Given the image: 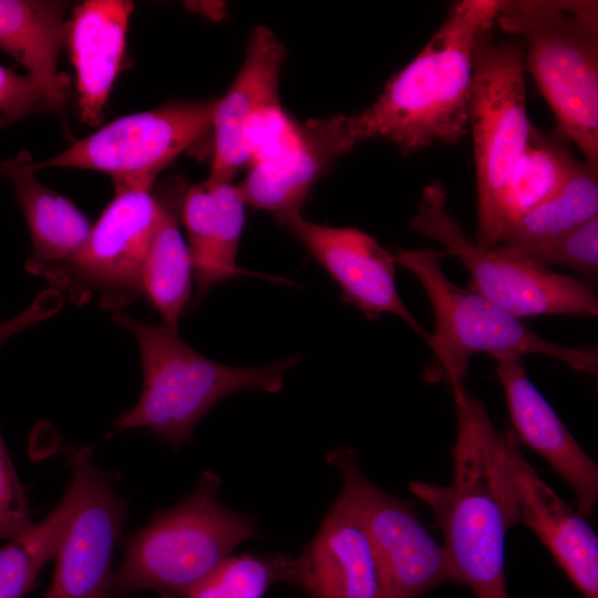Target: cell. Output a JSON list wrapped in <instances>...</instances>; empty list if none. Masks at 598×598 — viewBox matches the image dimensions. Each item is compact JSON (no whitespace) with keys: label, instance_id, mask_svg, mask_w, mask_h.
<instances>
[{"label":"cell","instance_id":"6da1fadb","mask_svg":"<svg viewBox=\"0 0 598 598\" xmlns=\"http://www.w3.org/2000/svg\"><path fill=\"white\" fill-rule=\"evenodd\" d=\"M498 3H453L427 43L386 82L378 99L349 116L355 141L385 140L402 155H410L434 144H456L465 137L474 48L495 27Z\"/></svg>","mask_w":598,"mask_h":598},{"label":"cell","instance_id":"7a4b0ae2","mask_svg":"<svg viewBox=\"0 0 598 598\" xmlns=\"http://www.w3.org/2000/svg\"><path fill=\"white\" fill-rule=\"evenodd\" d=\"M451 391L457 420L452 481H412L409 487L432 509L458 585H467L476 598H508L505 543L512 525L496 460L497 431L465 385Z\"/></svg>","mask_w":598,"mask_h":598},{"label":"cell","instance_id":"3957f363","mask_svg":"<svg viewBox=\"0 0 598 598\" xmlns=\"http://www.w3.org/2000/svg\"><path fill=\"white\" fill-rule=\"evenodd\" d=\"M113 319L135 338L144 380L140 400L114 421V432L146 427L175 451L192 441L196 424L219 401L241 390L279 392L301 360L295 354L265 367H231L192 349L177 326L151 324L122 312Z\"/></svg>","mask_w":598,"mask_h":598},{"label":"cell","instance_id":"277c9868","mask_svg":"<svg viewBox=\"0 0 598 598\" xmlns=\"http://www.w3.org/2000/svg\"><path fill=\"white\" fill-rule=\"evenodd\" d=\"M495 25L524 41L558 131L598 167V1L499 0Z\"/></svg>","mask_w":598,"mask_h":598},{"label":"cell","instance_id":"5b68a950","mask_svg":"<svg viewBox=\"0 0 598 598\" xmlns=\"http://www.w3.org/2000/svg\"><path fill=\"white\" fill-rule=\"evenodd\" d=\"M445 255L430 248L399 250L394 255L395 264L419 279L433 310L434 330L425 340L432 352L423 371L426 382H445L451 390L464 385L470 358L477 353L544 355L597 375L596 348L547 340L483 295L460 288L442 269L440 261Z\"/></svg>","mask_w":598,"mask_h":598},{"label":"cell","instance_id":"8992f818","mask_svg":"<svg viewBox=\"0 0 598 598\" xmlns=\"http://www.w3.org/2000/svg\"><path fill=\"white\" fill-rule=\"evenodd\" d=\"M220 486L216 473L204 471L188 496L157 513L126 539L113 577L116 597L146 589L161 595L183 591L256 535L257 516L223 505L218 499Z\"/></svg>","mask_w":598,"mask_h":598},{"label":"cell","instance_id":"52a82bcc","mask_svg":"<svg viewBox=\"0 0 598 598\" xmlns=\"http://www.w3.org/2000/svg\"><path fill=\"white\" fill-rule=\"evenodd\" d=\"M532 126L526 109L524 48L514 40L496 42L488 31L474 48L468 107L477 189L476 244L482 247L499 246V200Z\"/></svg>","mask_w":598,"mask_h":598},{"label":"cell","instance_id":"ba28073f","mask_svg":"<svg viewBox=\"0 0 598 598\" xmlns=\"http://www.w3.org/2000/svg\"><path fill=\"white\" fill-rule=\"evenodd\" d=\"M446 190L440 181L423 189L410 226L446 248L471 274V289L515 317H596L598 299L584 281L507 257L497 248L473 243L461 224L448 213Z\"/></svg>","mask_w":598,"mask_h":598},{"label":"cell","instance_id":"9c48e42d","mask_svg":"<svg viewBox=\"0 0 598 598\" xmlns=\"http://www.w3.org/2000/svg\"><path fill=\"white\" fill-rule=\"evenodd\" d=\"M115 195L82 248L71 258L42 267L54 289L76 305L97 299L118 312L143 296L142 270L161 214L152 185L115 183Z\"/></svg>","mask_w":598,"mask_h":598},{"label":"cell","instance_id":"30bf717a","mask_svg":"<svg viewBox=\"0 0 598 598\" xmlns=\"http://www.w3.org/2000/svg\"><path fill=\"white\" fill-rule=\"evenodd\" d=\"M217 100L169 103L130 114L76 141L41 163L49 167L93 169L113 183L153 185L156 176L212 128Z\"/></svg>","mask_w":598,"mask_h":598},{"label":"cell","instance_id":"8fae6325","mask_svg":"<svg viewBox=\"0 0 598 598\" xmlns=\"http://www.w3.org/2000/svg\"><path fill=\"white\" fill-rule=\"evenodd\" d=\"M327 462L341 473V495L368 533L394 598H419L431 589L457 584L447 551L419 518L413 502L386 493L358 465L352 447H336Z\"/></svg>","mask_w":598,"mask_h":598},{"label":"cell","instance_id":"7c38bea8","mask_svg":"<svg viewBox=\"0 0 598 598\" xmlns=\"http://www.w3.org/2000/svg\"><path fill=\"white\" fill-rule=\"evenodd\" d=\"M66 458L76 507L55 555L45 598H116L112 555L127 515L126 504L107 473L93 461L91 447L69 451Z\"/></svg>","mask_w":598,"mask_h":598},{"label":"cell","instance_id":"4fadbf2b","mask_svg":"<svg viewBox=\"0 0 598 598\" xmlns=\"http://www.w3.org/2000/svg\"><path fill=\"white\" fill-rule=\"evenodd\" d=\"M496 460L512 527L517 523L527 526L584 598H598L595 530L538 475L522 453L513 430L497 431Z\"/></svg>","mask_w":598,"mask_h":598},{"label":"cell","instance_id":"5bb4252c","mask_svg":"<svg viewBox=\"0 0 598 598\" xmlns=\"http://www.w3.org/2000/svg\"><path fill=\"white\" fill-rule=\"evenodd\" d=\"M285 55L283 44L271 30L257 27L252 31L239 72L216 103L214 157L206 182L229 183L250 164L264 128L282 111L278 85Z\"/></svg>","mask_w":598,"mask_h":598},{"label":"cell","instance_id":"9a60e30c","mask_svg":"<svg viewBox=\"0 0 598 598\" xmlns=\"http://www.w3.org/2000/svg\"><path fill=\"white\" fill-rule=\"evenodd\" d=\"M280 581L310 598H394L364 526L341 494L303 550L285 555Z\"/></svg>","mask_w":598,"mask_h":598},{"label":"cell","instance_id":"2e32d148","mask_svg":"<svg viewBox=\"0 0 598 598\" xmlns=\"http://www.w3.org/2000/svg\"><path fill=\"white\" fill-rule=\"evenodd\" d=\"M339 285L346 302L374 319L392 313L425 341L426 331L402 301L395 285L394 255L369 234L353 227L309 221L300 212L276 217Z\"/></svg>","mask_w":598,"mask_h":598},{"label":"cell","instance_id":"e0dca14e","mask_svg":"<svg viewBox=\"0 0 598 598\" xmlns=\"http://www.w3.org/2000/svg\"><path fill=\"white\" fill-rule=\"evenodd\" d=\"M348 118L339 114L298 124L289 142L248 166L237 185L245 204L276 217L300 212L313 184L358 144Z\"/></svg>","mask_w":598,"mask_h":598},{"label":"cell","instance_id":"ac0fdd59","mask_svg":"<svg viewBox=\"0 0 598 598\" xmlns=\"http://www.w3.org/2000/svg\"><path fill=\"white\" fill-rule=\"evenodd\" d=\"M495 370L518 441L540 455L573 488L577 512L590 517L598 499V466L529 380L516 354H497Z\"/></svg>","mask_w":598,"mask_h":598},{"label":"cell","instance_id":"d6986e66","mask_svg":"<svg viewBox=\"0 0 598 598\" xmlns=\"http://www.w3.org/2000/svg\"><path fill=\"white\" fill-rule=\"evenodd\" d=\"M134 3L90 0L78 6L66 28L76 73L81 120L97 125L120 71Z\"/></svg>","mask_w":598,"mask_h":598},{"label":"cell","instance_id":"ffe728a7","mask_svg":"<svg viewBox=\"0 0 598 598\" xmlns=\"http://www.w3.org/2000/svg\"><path fill=\"white\" fill-rule=\"evenodd\" d=\"M245 205L231 182L204 181L184 193L181 217L188 239L196 299L218 282L239 275L254 276L236 265Z\"/></svg>","mask_w":598,"mask_h":598},{"label":"cell","instance_id":"44dd1931","mask_svg":"<svg viewBox=\"0 0 598 598\" xmlns=\"http://www.w3.org/2000/svg\"><path fill=\"white\" fill-rule=\"evenodd\" d=\"M66 7L63 1L0 0V49L25 69L53 110L70 97L69 79L59 70Z\"/></svg>","mask_w":598,"mask_h":598},{"label":"cell","instance_id":"7402d4cb","mask_svg":"<svg viewBox=\"0 0 598 598\" xmlns=\"http://www.w3.org/2000/svg\"><path fill=\"white\" fill-rule=\"evenodd\" d=\"M33 159L27 152L0 163L27 220L32 254L25 262L32 275L50 264L74 256L85 244L91 225L68 198L44 186L35 176Z\"/></svg>","mask_w":598,"mask_h":598},{"label":"cell","instance_id":"603a6c76","mask_svg":"<svg viewBox=\"0 0 598 598\" xmlns=\"http://www.w3.org/2000/svg\"><path fill=\"white\" fill-rule=\"evenodd\" d=\"M184 193L173 189L157 197L159 219L150 241L142 270L143 296L162 316V322L177 326L189 299L192 261L178 228Z\"/></svg>","mask_w":598,"mask_h":598},{"label":"cell","instance_id":"cb8c5ba5","mask_svg":"<svg viewBox=\"0 0 598 598\" xmlns=\"http://www.w3.org/2000/svg\"><path fill=\"white\" fill-rule=\"evenodd\" d=\"M578 163L556 138L532 126L525 151L509 174L499 200V244L511 224L560 192Z\"/></svg>","mask_w":598,"mask_h":598},{"label":"cell","instance_id":"d4e9b609","mask_svg":"<svg viewBox=\"0 0 598 598\" xmlns=\"http://www.w3.org/2000/svg\"><path fill=\"white\" fill-rule=\"evenodd\" d=\"M598 217V167L579 162L558 194L511 224L502 246L533 245L565 236Z\"/></svg>","mask_w":598,"mask_h":598},{"label":"cell","instance_id":"484cf974","mask_svg":"<svg viewBox=\"0 0 598 598\" xmlns=\"http://www.w3.org/2000/svg\"><path fill=\"white\" fill-rule=\"evenodd\" d=\"M75 507L76 494L70 485L42 522L0 547V598H21L32 589L40 570L55 557Z\"/></svg>","mask_w":598,"mask_h":598},{"label":"cell","instance_id":"4316f807","mask_svg":"<svg viewBox=\"0 0 598 598\" xmlns=\"http://www.w3.org/2000/svg\"><path fill=\"white\" fill-rule=\"evenodd\" d=\"M285 555L230 556L194 586L162 598H262L280 581Z\"/></svg>","mask_w":598,"mask_h":598},{"label":"cell","instance_id":"83f0119b","mask_svg":"<svg viewBox=\"0 0 598 598\" xmlns=\"http://www.w3.org/2000/svg\"><path fill=\"white\" fill-rule=\"evenodd\" d=\"M503 255L539 267L563 266L590 280L598 275V217L565 236L523 246H498Z\"/></svg>","mask_w":598,"mask_h":598},{"label":"cell","instance_id":"f1b7e54d","mask_svg":"<svg viewBox=\"0 0 598 598\" xmlns=\"http://www.w3.org/2000/svg\"><path fill=\"white\" fill-rule=\"evenodd\" d=\"M33 525L28 501L0 433V542Z\"/></svg>","mask_w":598,"mask_h":598},{"label":"cell","instance_id":"f546056e","mask_svg":"<svg viewBox=\"0 0 598 598\" xmlns=\"http://www.w3.org/2000/svg\"><path fill=\"white\" fill-rule=\"evenodd\" d=\"M53 110L42 89L29 75L0 64V114L14 121Z\"/></svg>","mask_w":598,"mask_h":598},{"label":"cell","instance_id":"4dcf8cb0","mask_svg":"<svg viewBox=\"0 0 598 598\" xmlns=\"http://www.w3.org/2000/svg\"><path fill=\"white\" fill-rule=\"evenodd\" d=\"M47 317V310L38 301H33L22 312L0 323V346L17 332L41 321Z\"/></svg>","mask_w":598,"mask_h":598},{"label":"cell","instance_id":"1f68e13d","mask_svg":"<svg viewBox=\"0 0 598 598\" xmlns=\"http://www.w3.org/2000/svg\"><path fill=\"white\" fill-rule=\"evenodd\" d=\"M14 120L0 114V130L12 123Z\"/></svg>","mask_w":598,"mask_h":598}]
</instances>
